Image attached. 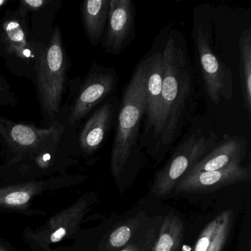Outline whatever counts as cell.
Wrapping results in <instances>:
<instances>
[{
	"mask_svg": "<svg viewBox=\"0 0 251 251\" xmlns=\"http://www.w3.org/2000/svg\"><path fill=\"white\" fill-rule=\"evenodd\" d=\"M250 177V167L238 164L216 171L187 173L179 180L175 189L177 193H209L230 185L248 181Z\"/></svg>",
	"mask_w": 251,
	"mask_h": 251,
	"instance_id": "obj_11",
	"label": "cell"
},
{
	"mask_svg": "<svg viewBox=\"0 0 251 251\" xmlns=\"http://www.w3.org/2000/svg\"><path fill=\"white\" fill-rule=\"evenodd\" d=\"M0 142H1V139H0Z\"/></svg>",
	"mask_w": 251,
	"mask_h": 251,
	"instance_id": "obj_27",
	"label": "cell"
},
{
	"mask_svg": "<svg viewBox=\"0 0 251 251\" xmlns=\"http://www.w3.org/2000/svg\"><path fill=\"white\" fill-rule=\"evenodd\" d=\"M18 102V98L11 91L9 83L0 73V106L15 107Z\"/></svg>",
	"mask_w": 251,
	"mask_h": 251,
	"instance_id": "obj_22",
	"label": "cell"
},
{
	"mask_svg": "<svg viewBox=\"0 0 251 251\" xmlns=\"http://www.w3.org/2000/svg\"><path fill=\"white\" fill-rule=\"evenodd\" d=\"M139 248L136 245H130L128 246L125 248L124 249L122 250L121 251H139Z\"/></svg>",
	"mask_w": 251,
	"mask_h": 251,
	"instance_id": "obj_24",
	"label": "cell"
},
{
	"mask_svg": "<svg viewBox=\"0 0 251 251\" xmlns=\"http://www.w3.org/2000/svg\"><path fill=\"white\" fill-rule=\"evenodd\" d=\"M219 220H220V215L218 214L215 218L213 219L206 225L205 228L201 232V235L195 244L193 251H205V250L208 248L211 240H212L214 232H215L217 225H218Z\"/></svg>",
	"mask_w": 251,
	"mask_h": 251,
	"instance_id": "obj_21",
	"label": "cell"
},
{
	"mask_svg": "<svg viewBox=\"0 0 251 251\" xmlns=\"http://www.w3.org/2000/svg\"><path fill=\"white\" fill-rule=\"evenodd\" d=\"M35 71L41 111L50 126L61 112L68 71V57L59 26L55 25L47 39L38 41Z\"/></svg>",
	"mask_w": 251,
	"mask_h": 251,
	"instance_id": "obj_2",
	"label": "cell"
},
{
	"mask_svg": "<svg viewBox=\"0 0 251 251\" xmlns=\"http://www.w3.org/2000/svg\"><path fill=\"white\" fill-rule=\"evenodd\" d=\"M29 15L8 10L0 20V57L11 73L34 80L37 42L30 32Z\"/></svg>",
	"mask_w": 251,
	"mask_h": 251,
	"instance_id": "obj_5",
	"label": "cell"
},
{
	"mask_svg": "<svg viewBox=\"0 0 251 251\" xmlns=\"http://www.w3.org/2000/svg\"><path fill=\"white\" fill-rule=\"evenodd\" d=\"M145 74L144 57L133 70L122 98L111 155V171L114 178L126 168L140 139L145 113Z\"/></svg>",
	"mask_w": 251,
	"mask_h": 251,
	"instance_id": "obj_3",
	"label": "cell"
},
{
	"mask_svg": "<svg viewBox=\"0 0 251 251\" xmlns=\"http://www.w3.org/2000/svg\"><path fill=\"white\" fill-rule=\"evenodd\" d=\"M91 202L88 198L78 200L68 208L50 219L41 234L40 240L50 244L58 243L75 233L83 217L89 211Z\"/></svg>",
	"mask_w": 251,
	"mask_h": 251,
	"instance_id": "obj_14",
	"label": "cell"
},
{
	"mask_svg": "<svg viewBox=\"0 0 251 251\" xmlns=\"http://www.w3.org/2000/svg\"><path fill=\"white\" fill-rule=\"evenodd\" d=\"M136 7L131 0H110L106 34L102 45L110 55L121 54L135 38Z\"/></svg>",
	"mask_w": 251,
	"mask_h": 251,
	"instance_id": "obj_10",
	"label": "cell"
},
{
	"mask_svg": "<svg viewBox=\"0 0 251 251\" xmlns=\"http://www.w3.org/2000/svg\"><path fill=\"white\" fill-rule=\"evenodd\" d=\"M145 59L146 62L145 113L139 142L151 152L156 138L161 116L164 76L161 31L156 36Z\"/></svg>",
	"mask_w": 251,
	"mask_h": 251,
	"instance_id": "obj_8",
	"label": "cell"
},
{
	"mask_svg": "<svg viewBox=\"0 0 251 251\" xmlns=\"http://www.w3.org/2000/svg\"><path fill=\"white\" fill-rule=\"evenodd\" d=\"M119 76L114 67L94 64L70 108L67 123L72 127L80 123L95 106L117 89Z\"/></svg>",
	"mask_w": 251,
	"mask_h": 251,
	"instance_id": "obj_9",
	"label": "cell"
},
{
	"mask_svg": "<svg viewBox=\"0 0 251 251\" xmlns=\"http://www.w3.org/2000/svg\"><path fill=\"white\" fill-rule=\"evenodd\" d=\"M220 220L212 240L205 251H223L230 234L233 214L230 210H225L220 214Z\"/></svg>",
	"mask_w": 251,
	"mask_h": 251,
	"instance_id": "obj_19",
	"label": "cell"
},
{
	"mask_svg": "<svg viewBox=\"0 0 251 251\" xmlns=\"http://www.w3.org/2000/svg\"><path fill=\"white\" fill-rule=\"evenodd\" d=\"M0 251H7L5 249V248H3V247L2 246V245H0Z\"/></svg>",
	"mask_w": 251,
	"mask_h": 251,
	"instance_id": "obj_26",
	"label": "cell"
},
{
	"mask_svg": "<svg viewBox=\"0 0 251 251\" xmlns=\"http://www.w3.org/2000/svg\"><path fill=\"white\" fill-rule=\"evenodd\" d=\"M246 154V140L239 136H226L187 173L194 174L201 172L216 171L238 165L241 164Z\"/></svg>",
	"mask_w": 251,
	"mask_h": 251,
	"instance_id": "obj_12",
	"label": "cell"
},
{
	"mask_svg": "<svg viewBox=\"0 0 251 251\" xmlns=\"http://www.w3.org/2000/svg\"><path fill=\"white\" fill-rule=\"evenodd\" d=\"M116 105L117 99L111 98L97 109L83 126L78 143L84 153L92 155L102 147L111 130Z\"/></svg>",
	"mask_w": 251,
	"mask_h": 251,
	"instance_id": "obj_13",
	"label": "cell"
},
{
	"mask_svg": "<svg viewBox=\"0 0 251 251\" xmlns=\"http://www.w3.org/2000/svg\"><path fill=\"white\" fill-rule=\"evenodd\" d=\"M192 38L208 99L215 105L230 100L233 95V73L213 52L209 28L195 21Z\"/></svg>",
	"mask_w": 251,
	"mask_h": 251,
	"instance_id": "obj_7",
	"label": "cell"
},
{
	"mask_svg": "<svg viewBox=\"0 0 251 251\" xmlns=\"http://www.w3.org/2000/svg\"><path fill=\"white\" fill-rule=\"evenodd\" d=\"M183 224L178 216L170 213L164 219L158 239L151 251H176L182 241Z\"/></svg>",
	"mask_w": 251,
	"mask_h": 251,
	"instance_id": "obj_18",
	"label": "cell"
},
{
	"mask_svg": "<svg viewBox=\"0 0 251 251\" xmlns=\"http://www.w3.org/2000/svg\"><path fill=\"white\" fill-rule=\"evenodd\" d=\"M8 0H0V9L1 8H3L6 4L8 3Z\"/></svg>",
	"mask_w": 251,
	"mask_h": 251,
	"instance_id": "obj_25",
	"label": "cell"
},
{
	"mask_svg": "<svg viewBox=\"0 0 251 251\" xmlns=\"http://www.w3.org/2000/svg\"><path fill=\"white\" fill-rule=\"evenodd\" d=\"M42 187L40 182H28L0 188V207L24 209Z\"/></svg>",
	"mask_w": 251,
	"mask_h": 251,
	"instance_id": "obj_17",
	"label": "cell"
},
{
	"mask_svg": "<svg viewBox=\"0 0 251 251\" xmlns=\"http://www.w3.org/2000/svg\"><path fill=\"white\" fill-rule=\"evenodd\" d=\"M132 230V226L129 224L123 225L117 227L108 238L109 246L113 249H117L127 245L131 238Z\"/></svg>",
	"mask_w": 251,
	"mask_h": 251,
	"instance_id": "obj_20",
	"label": "cell"
},
{
	"mask_svg": "<svg viewBox=\"0 0 251 251\" xmlns=\"http://www.w3.org/2000/svg\"><path fill=\"white\" fill-rule=\"evenodd\" d=\"M110 0H88L80 5L82 20L86 36L92 45L102 43L108 22Z\"/></svg>",
	"mask_w": 251,
	"mask_h": 251,
	"instance_id": "obj_15",
	"label": "cell"
},
{
	"mask_svg": "<svg viewBox=\"0 0 251 251\" xmlns=\"http://www.w3.org/2000/svg\"><path fill=\"white\" fill-rule=\"evenodd\" d=\"M161 33L164 76L161 116L151 152L156 158L173 148L198 108L195 70L186 37L171 27L162 29Z\"/></svg>",
	"mask_w": 251,
	"mask_h": 251,
	"instance_id": "obj_1",
	"label": "cell"
},
{
	"mask_svg": "<svg viewBox=\"0 0 251 251\" xmlns=\"http://www.w3.org/2000/svg\"><path fill=\"white\" fill-rule=\"evenodd\" d=\"M65 138V126L58 120L39 128L0 117V139L7 152L13 155L11 162L28 157L38 164H48Z\"/></svg>",
	"mask_w": 251,
	"mask_h": 251,
	"instance_id": "obj_4",
	"label": "cell"
},
{
	"mask_svg": "<svg viewBox=\"0 0 251 251\" xmlns=\"http://www.w3.org/2000/svg\"><path fill=\"white\" fill-rule=\"evenodd\" d=\"M239 72L244 108L251 117V28L241 33L239 39Z\"/></svg>",
	"mask_w": 251,
	"mask_h": 251,
	"instance_id": "obj_16",
	"label": "cell"
},
{
	"mask_svg": "<svg viewBox=\"0 0 251 251\" xmlns=\"http://www.w3.org/2000/svg\"><path fill=\"white\" fill-rule=\"evenodd\" d=\"M217 143V134L212 130L199 128L190 133L178 144L168 162L157 173L152 193L157 197L171 193L179 180Z\"/></svg>",
	"mask_w": 251,
	"mask_h": 251,
	"instance_id": "obj_6",
	"label": "cell"
},
{
	"mask_svg": "<svg viewBox=\"0 0 251 251\" xmlns=\"http://www.w3.org/2000/svg\"><path fill=\"white\" fill-rule=\"evenodd\" d=\"M50 2V0H22L17 11L21 15H29L30 13L45 8Z\"/></svg>",
	"mask_w": 251,
	"mask_h": 251,
	"instance_id": "obj_23",
	"label": "cell"
}]
</instances>
